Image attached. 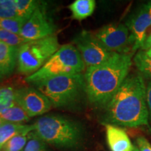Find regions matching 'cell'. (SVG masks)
<instances>
[{
  "mask_svg": "<svg viewBox=\"0 0 151 151\" xmlns=\"http://www.w3.org/2000/svg\"><path fill=\"white\" fill-rule=\"evenodd\" d=\"M146 87L143 76L130 75L105 106L104 124L127 127H149Z\"/></svg>",
  "mask_w": 151,
  "mask_h": 151,
  "instance_id": "1",
  "label": "cell"
},
{
  "mask_svg": "<svg viewBox=\"0 0 151 151\" xmlns=\"http://www.w3.org/2000/svg\"><path fill=\"white\" fill-rule=\"evenodd\" d=\"M132 55L114 52L104 63L87 68L84 78L90 103L105 106L110 101L128 76Z\"/></svg>",
  "mask_w": 151,
  "mask_h": 151,
  "instance_id": "2",
  "label": "cell"
},
{
  "mask_svg": "<svg viewBox=\"0 0 151 151\" xmlns=\"http://www.w3.org/2000/svg\"><path fill=\"white\" fill-rule=\"evenodd\" d=\"M35 132L48 144L59 149L76 150L83 145L86 138L81 122L60 115H46L34 124Z\"/></svg>",
  "mask_w": 151,
  "mask_h": 151,
  "instance_id": "3",
  "label": "cell"
},
{
  "mask_svg": "<svg viewBox=\"0 0 151 151\" xmlns=\"http://www.w3.org/2000/svg\"><path fill=\"white\" fill-rule=\"evenodd\" d=\"M56 108L68 107L78 102L86 94V82L82 73L52 77L35 85Z\"/></svg>",
  "mask_w": 151,
  "mask_h": 151,
  "instance_id": "4",
  "label": "cell"
},
{
  "mask_svg": "<svg viewBox=\"0 0 151 151\" xmlns=\"http://www.w3.org/2000/svg\"><path fill=\"white\" fill-rule=\"evenodd\" d=\"M85 68L78 50L72 43H68L60 47L39 71L26 77L25 81L35 86L52 77L81 73Z\"/></svg>",
  "mask_w": 151,
  "mask_h": 151,
  "instance_id": "5",
  "label": "cell"
},
{
  "mask_svg": "<svg viewBox=\"0 0 151 151\" xmlns=\"http://www.w3.org/2000/svg\"><path fill=\"white\" fill-rule=\"evenodd\" d=\"M60 48L58 37L52 35L29 41L18 48L17 69L19 73L32 75L39 71Z\"/></svg>",
  "mask_w": 151,
  "mask_h": 151,
  "instance_id": "6",
  "label": "cell"
},
{
  "mask_svg": "<svg viewBox=\"0 0 151 151\" xmlns=\"http://www.w3.org/2000/svg\"><path fill=\"white\" fill-rule=\"evenodd\" d=\"M73 43L87 68L101 65L114 53L106 50L94 33L88 31H82L76 36Z\"/></svg>",
  "mask_w": 151,
  "mask_h": 151,
  "instance_id": "7",
  "label": "cell"
},
{
  "mask_svg": "<svg viewBox=\"0 0 151 151\" xmlns=\"http://www.w3.org/2000/svg\"><path fill=\"white\" fill-rule=\"evenodd\" d=\"M94 35L103 46L111 52L129 54L130 46L132 49L130 33L125 24H108Z\"/></svg>",
  "mask_w": 151,
  "mask_h": 151,
  "instance_id": "8",
  "label": "cell"
},
{
  "mask_svg": "<svg viewBox=\"0 0 151 151\" xmlns=\"http://www.w3.org/2000/svg\"><path fill=\"white\" fill-rule=\"evenodd\" d=\"M55 26L48 18L43 4L36 9L30 18L24 24L20 36L27 41H35L54 35Z\"/></svg>",
  "mask_w": 151,
  "mask_h": 151,
  "instance_id": "9",
  "label": "cell"
},
{
  "mask_svg": "<svg viewBox=\"0 0 151 151\" xmlns=\"http://www.w3.org/2000/svg\"><path fill=\"white\" fill-rule=\"evenodd\" d=\"M16 101L29 118L45 114L52 107L48 98L33 87H24L16 90Z\"/></svg>",
  "mask_w": 151,
  "mask_h": 151,
  "instance_id": "10",
  "label": "cell"
},
{
  "mask_svg": "<svg viewBox=\"0 0 151 151\" xmlns=\"http://www.w3.org/2000/svg\"><path fill=\"white\" fill-rule=\"evenodd\" d=\"M151 25L150 5H141L129 17L126 22L130 32V40L132 45V54L137 49L142 48L146 39V31Z\"/></svg>",
  "mask_w": 151,
  "mask_h": 151,
  "instance_id": "11",
  "label": "cell"
},
{
  "mask_svg": "<svg viewBox=\"0 0 151 151\" xmlns=\"http://www.w3.org/2000/svg\"><path fill=\"white\" fill-rule=\"evenodd\" d=\"M108 146L111 151H134V146L123 129L110 124H104Z\"/></svg>",
  "mask_w": 151,
  "mask_h": 151,
  "instance_id": "12",
  "label": "cell"
},
{
  "mask_svg": "<svg viewBox=\"0 0 151 151\" xmlns=\"http://www.w3.org/2000/svg\"><path fill=\"white\" fill-rule=\"evenodd\" d=\"M18 48L0 41V74L3 77L14 72L17 65Z\"/></svg>",
  "mask_w": 151,
  "mask_h": 151,
  "instance_id": "13",
  "label": "cell"
},
{
  "mask_svg": "<svg viewBox=\"0 0 151 151\" xmlns=\"http://www.w3.org/2000/svg\"><path fill=\"white\" fill-rule=\"evenodd\" d=\"M35 131L34 124H23L20 123H12L6 122L0 127V150L7 141L15 136Z\"/></svg>",
  "mask_w": 151,
  "mask_h": 151,
  "instance_id": "14",
  "label": "cell"
},
{
  "mask_svg": "<svg viewBox=\"0 0 151 151\" xmlns=\"http://www.w3.org/2000/svg\"><path fill=\"white\" fill-rule=\"evenodd\" d=\"M96 2L94 0H76L69 6L72 18L78 20H84L93 14Z\"/></svg>",
  "mask_w": 151,
  "mask_h": 151,
  "instance_id": "15",
  "label": "cell"
},
{
  "mask_svg": "<svg viewBox=\"0 0 151 151\" xmlns=\"http://www.w3.org/2000/svg\"><path fill=\"white\" fill-rule=\"evenodd\" d=\"M0 118L6 122L20 124L29 121L30 118L24 109L17 103L0 112Z\"/></svg>",
  "mask_w": 151,
  "mask_h": 151,
  "instance_id": "16",
  "label": "cell"
},
{
  "mask_svg": "<svg viewBox=\"0 0 151 151\" xmlns=\"http://www.w3.org/2000/svg\"><path fill=\"white\" fill-rule=\"evenodd\" d=\"M40 4L35 0H15L18 18L26 22L32 16Z\"/></svg>",
  "mask_w": 151,
  "mask_h": 151,
  "instance_id": "17",
  "label": "cell"
},
{
  "mask_svg": "<svg viewBox=\"0 0 151 151\" xmlns=\"http://www.w3.org/2000/svg\"><path fill=\"white\" fill-rule=\"evenodd\" d=\"M134 62L141 76L151 78V58L146 56L145 51L141 50L138 52L134 58Z\"/></svg>",
  "mask_w": 151,
  "mask_h": 151,
  "instance_id": "18",
  "label": "cell"
},
{
  "mask_svg": "<svg viewBox=\"0 0 151 151\" xmlns=\"http://www.w3.org/2000/svg\"><path fill=\"white\" fill-rule=\"evenodd\" d=\"M16 101V90L12 87L4 86L0 88V112L13 106Z\"/></svg>",
  "mask_w": 151,
  "mask_h": 151,
  "instance_id": "19",
  "label": "cell"
},
{
  "mask_svg": "<svg viewBox=\"0 0 151 151\" xmlns=\"http://www.w3.org/2000/svg\"><path fill=\"white\" fill-rule=\"evenodd\" d=\"M29 134L24 132L11 138L3 146L1 151H22L27 143Z\"/></svg>",
  "mask_w": 151,
  "mask_h": 151,
  "instance_id": "20",
  "label": "cell"
},
{
  "mask_svg": "<svg viewBox=\"0 0 151 151\" xmlns=\"http://www.w3.org/2000/svg\"><path fill=\"white\" fill-rule=\"evenodd\" d=\"M22 151H48V149L46 143L33 131L28 135L27 143Z\"/></svg>",
  "mask_w": 151,
  "mask_h": 151,
  "instance_id": "21",
  "label": "cell"
},
{
  "mask_svg": "<svg viewBox=\"0 0 151 151\" xmlns=\"http://www.w3.org/2000/svg\"><path fill=\"white\" fill-rule=\"evenodd\" d=\"M0 41L6 43L9 46L16 47V48H20L24 43L29 41L23 39L20 35L1 29H0Z\"/></svg>",
  "mask_w": 151,
  "mask_h": 151,
  "instance_id": "22",
  "label": "cell"
},
{
  "mask_svg": "<svg viewBox=\"0 0 151 151\" xmlns=\"http://www.w3.org/2000/svg\"><path fill=\"white\" fill-rule=\"evenodd\" d=\"M24 21L19 18H0V29L6 30L16 35H20Z\"/></svg>",
  "mask_w": 151,
  "mask_h": 151,
  "instance_id": "23",
  "label": "cell"
},
{
  "mask_svg": "<svg viewBox=\"0 0 151 151\" xmlns=\"http://www.w3.org/2000/svg\"><path fill=\"white\" fill-rule=\"evenodd\" d=\"M0 18H18L15 0H0Z\"/></svg>",
  "mask_w": 151,
  "mask_h": 151,
  "instance_id": "24",
  "label": "cell"
},
{
  "mask_svg": "<svg viewBox=\"0 0 151 151\" xmlns=\"http://www.w3.org/2000/svg\"><path fill=\"white\" fill-rule=\"evenodd\" d=\"M137 143L139 151H151V144L144 137H139Z\"/></svg>",
  "mask_w": 151,
  "mask_h": 151,
  "instance_id": "25",
  "label": "cell"
},
{
  "mask_svg": "<svg viewBox=\"0 0 151 151\" xmlns=\"http://www.w3.org/2000/svg\"><path fill=\"white\" fill-rule=\"evenodd\" d=\"M146 99H147V105H148V113H149V120L151 124V81L149 82L146 88Z\"/></svg>",
  "mask_w": 151,
  "mask_h": 151,
  "instance_id": "26",
  "label": "cell"
},
{
  "mask_svg": "<svg viewBox=\"0 0 151 151\" xmlns=\"http://www.w3.org/2000/svg\"><path fill=\"white\" fill-rule=\"evenodd\" d=\"M150 48H151V35H149L148 37L146 38L144 44H143V46L141 48H142V50H146Z\"/></svg>",
  "mask_w": 151,
  "mask_h": 151,
  "instance_id": "27",
  "label": "cell"
},
{
  "mask_svg": "<svg viewBox=\"0 0 151 151\" xmlns=\"http://www.w3.org/2000/svg\"><path fill=\"white\" fill-rule=\"evenodd\" d=\"M145 52H146V55L147 57H148L149 58H151V48L148 49V50H146V51H145Z\"/></svg>",
  "mask_w": 151,
  "mask_h": 151,
  "instance_id": "28",
  "label": "cell"
},
{
  "mask_svg": "<svg viewBox=\"0 0 151 151\" xmlns=\"http://www.w3.org/2000/svg\"><path fill=\"white\" fill-rule=\"evenodd\" d=\"M5 122H6V121H4V120H2V119L0 118V127H1L3 124H4Z\"/></svg>",
  "mask_w": 151,
  "mask_h": 151,
  "instance_id": "29",
  "label": "cell"
},
{
  "mask_svg": "<svg viewBox=\"0 0 151 151\" xmlns=\"http://www.w3.org/2000/svg\"><path fill=\"white\" fill-rule=\"evenodd\" d=\"M134 151H139V148H138L137 146H134Z\"/></svg>",
  "mask_w": 151,
  "mask_h": 151,
  "instance_id": "30",
  "label": "cell"
},
{
  "mask_svg": "<svg viewBox=\"0 0 151 151\" xmlns=\"http://www.w3.org/2000/svg\"><path fill=\"white\" fill-rule=\"evenodd\" d=\"M149 5H150V13L151 15V2H149Z\"/></svg>",
  "mask_w": 151,
  "mask_h": 151,
  "instance_id": "31",
  "label": "cell"
},
{
  "mask_svg": "<svg viewBox=\"0 0 151 151\" xmlns=\"http://www.w3.org/2000/svg\"><path fill=\"white\" fill-rule=\"evenodd\" d=\"M2 78H3V76L1 74H0V81H1V79H2Z\"/></svg>",
  "mask_w": 151,
  "mask_h": 151,
  "instance_id": "32",
  "label": "cell"
},
{
  "mask_svg": "<svg viewBox=\"0 0 151 151\" xmlns=\"http://www.w3.org/2000/svg\"><path fill=\"white\" fill-rule=\"evenodd\" d=\"M0 151H1V150H0Z\"/></svg>",
  "mask_w": 151,
  "mask_h": 151,
  "instance_id": "33",
  "label": "cell"
}]
</instances>
